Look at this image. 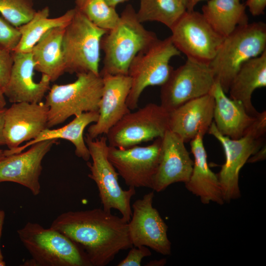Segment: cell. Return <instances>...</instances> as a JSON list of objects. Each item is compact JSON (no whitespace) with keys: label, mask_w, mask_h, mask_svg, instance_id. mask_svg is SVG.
Wrapping results in <instances>:
<instances>
[{"label":"cell","mask_w":266,"mask_h":266,"mask_svg":"<svg viewBox=\"0 0 266 266\" xmlns=\"http://www.w3.org/2000/svg\"><path fill=\"white\" fill-rule=\"evenodd\" d=\"M186 10L179 0H139L136 16L141 23L157 22L170 29Z\"/></svg>","instance_id":"cell-28"},{"label":"cell","mask_w":266,"mask_h":266,"mask_svg":"<svg viewBox=\"0 0 266 266\" xmlns=\"http://www.w3.org/2000/svg\"><path fill=\"white\" fill-rule=\"evenodd\" d=\"M66 27L50 29L44 33L31 51L34 69L47 76L51 82L66 72L62 40Z\"/></svg>","instance_id":"cell-25"},{"label":"cell","mask_w":266,"mask_h":266,"mask_svg":"<svg viewBox=\"0 0 266 266\" xmlns=\"http://www.w3.org/2000/svg\"><path fill=\"white\" fill-rule=\"evenodd\" d=\"M162 138L147 146L126 149L109 146L108 159L129 187L152 188L161 154Z\"/></svg>","instance_id":"cell-13"},{"label":"cell","mask_w":266,"mask_h":266,"mask_svg":"<svg viewBox=\"0 0 266 266\" xmlns=\"http://www.w3.org/2000/svg\"><path fill=\"white\" fill-rule=\"evenodd\" d=\"M103 89L99 108V118L89 126L87 134L96 138L106 134L109 130L131 112L126 101L132 85L128 75H100Z\"/></svg>","instance_id":"cell-17"},{"label":"cell","mask_w":266,"mask_h":266,"mask_svg":"<svg viewBox=\"0 0 266 266\" xmlns=\"http://www.w3.org/2000/svg\"><path fill=\"white\" fill-rule=\"evenodd\" d=\"M169 113L161 105L150 103L125 115L106 135L109 146L130 148L157 138L169 130Z\"/></svg>","instance_id":"cell-10"},{"label":"cell","mask_w":266,"mask_h":266,"mask_svg":"<svg viewBox=\"0 0 266 266\" xmlns=\"http://www.w3.org/2000/svg\"><path fill=\"white\" fill-rule=\"evenodd\" d=\"M55 143L56 140H44L31 145L26 151L5 155L0 160V183H16L38 195L42 162Z\"/></svg>","instance_id":"cell-16"},{"label":"cell","mask_w":266,"mask_h":266,"mask_svg":"<svg viewBox=\"0 0 266 266\" xmlns=\"http://www.w3.org/2000/svg\"><path fill=\"white\" fill-rule=\"evenodd\" d=\"M5 156V154L4 152V151H3L2 152L0 153V160H1Z\"/></svg>","instance_id":"cell-44"},{"label":"cell","mask_w":266,"mask_h":266,"mask_svg":"<svg viewBox=\"0 0 266 266\" xmlns=\"http://www.w3.org/2000/svg\"><path fill=\"white\" fill-rule=\"evenodd\" d=\"M48 116V107L42 101L13 103L6 108L3 133L8 149L35 138L47 128Z\"/></svg>","instance_id":"cell-15"},{"label":"cell","mask_w":266,"mask_h":266,"mask_svg":"<svg viewBox=\"0 0 266 266\" xmlns=\"http://www.w3.org/2000/svg\"><path fill=\"white\" fill-rule=\"evenodd\" d=\"M75 9L62 40L66 72L100 74V42L108 31L97 27Z\"/></svg>","instance_id":"cell-8"},{"label":"cell","mask_w":266,"mask_h":266,"mask_svg":"<svg viewBox=\"0 0 266 266\" xmlns=\"http://www.w3.org/2000/svg\"><path fill=\"white\" fill-rule=\"evenodd\" d=\"M203 137L202 134L199 133L190 141L194 161L191 175L185 186L189 192L199 197L203 204L213 202L223 205L225 201L217 174L213 172L208 165Z\"/></svg>","instance_id":"cell-22"},{"label":"cell","mask_w":266,"mask_h":266,"mask_svg":"<svg viewBox=\"0 0 266 266\" xmlns=\"http://www.w3.org/2000/svg\"><path fill=\"white\" fill-rule=\"evenodd\" d=\"M128 223L103 208L61 213L50 227L62 233L84 253L92 266H105L133 245Z\"/></svg>","instance_id":"cell-1"},{"label":"cell","mask_w":266,"mask_h":266,"mask_svg":"<svg viewBox=\"0 0 266 266\" xmlns=\"http://www.w3.org/2000/svg\"><path fill=\"white\" fill-rule=\"evenodd\" d=\"M13 63L3 94L11 103L39 102L50 88L49 78L42 75L39 81L34 79V64L32 53L12 52Z\"/></svg>","instance_id":"cell-19"},{"label":"cell","mask_w":266,"mask_h":266,"mask_svg":"<svg viewBox=\"0 0 266 266\" xmlns=\"http://www.w3.org/2000/svg\"><path fill=\"white\" fill-rule=\"evenodd\" d=\"M6 265L5 263L3 260L0 259V266H5Z\"/></svg>","instance_id":"cell-43"},{"label":"cell","mask_w":266,"mask_h":266,"mask_svg":"<svg viewBox=\"0 0 266 266\" xmlns=\"http://www.w3.org/2000/svg\"><path fill=\"white\" fill-rule=\"evenodd\" d=\"M185 143L169 130L162 138L160 160L152 188L154 191L160 192L173 183L189 180L194 161Z\"/></svg>","instance_id":"cell-18"},{"label":"cell","mask_w":266,"mask_h":266,"mask_svg":"<svg viewBox=\"0 0 266 266\" xmlns=\"http://www.w3.org/2000/svg\"><path fill=\"white\" fill-rule=\"evenodd\" d=\"M180 54L169 36L163 40L158 39L135 56L128 73L132 79L126 101L130 110L138 107L139 99L146 88L161 86L166 81L173 70L170 61Z\"/></svg>","instance_id":"cell-9"},{"label":"cell","mask_w":266,"mask_h":266,"mask_svg":"<svg viewBox=\"0 0 266 266\" xmlns=\"http://www.w3.org/2000/svg\"><path fill=\"white\" fill-rule=\"evenodd\" d=\"M6 108L0 107V146L5 145L3 133L4 114Z\"/></svg>","instance_id":"cell-36"},{"label":"cell","mask_w":266,"mask_h":266,"mask_svg":"<svg viewBox=\"0 0 266 266\" xmlns=\"http://www.w3.org/2000/svg\"><path fill=\"white\" fill-rule=\"evenodd\" d=\"M75 11L74 8L59 17L52 18H49L48 7L36 11L28 22L18 27L21 36L13 52H31L34 45L47 31L56 27H66L72 19Z\"/></svg>","instance_id":"cell-27"},{"label":"cell","mask_w":266,"mask_h":266,"mask_svg":"<svg viewBox=\"0 0 266 266\" xmlns=\"http://www.w3.org/2000/svg\"><path fill=\"white\" fill-rule=\"evenodd\" d=\"M17 234L31 256L23 266H92L74 242L51 227L28 222L18 230Z\"/></svg>","instance_id":"cell-4"},{"label":"cell","mask_w":266,"mask_h":266,"mask_svg":"<svg viewBox=\"0 0 266 266\" xmlns=\"http://www.w3.org/2000/svg\"><path fill=\"white\" fill-rule=\"evenodd\" d=\"M75 8L97 27L108 31L117 24L120 15L105 0H75Z\"/></svg>","instance_id":"cell-29"},{"label":"cell","mask_w":266,"mask_h":266,"mask_svg":"<svg viewBox=\"0 0 266 266\" xmlns=\"http://www.w3.org/2000/svg\"><path fill=\"white\" fill-rule=\"evenodd\" d=\"M158 39L155 33L139 21L133 6L127 5L116 25L101 38L104 58L100 75H128L135 56Z\"/></svg>","instance_id":"cell-2"},{"label":"cell","mask_w":266,"mask_h":266,"mask_svg":"<svg viewBox=\"0 0 266 266\" xmlns=\"http://www.w3.org/2000/svg\"><path fill=\"white\" fill-rule=\"evenodd\" d=\"M214 99L208 94L189 100L168 112L169 130L185 143L199 133H207L213 120Z\"/></svg>","instance_id":"cell-20"},{"label":"cell","mask_w":266,"mask_h":266,"mask_svg":"<svg viewBox=\"0 0 266 266\" xmlns=\"http://www.w3.org/2000/svg\"><path fill=\"white\" fill-rule=\"evenodd\" d=\"M5 212L3 210L0 209V239L2 233V230L3 226V223L5 219ZM0 259L3 260V256L0 249Z\"/></svg>","instance_id":"cell-37"},{"label":"cell","mask_w":266,"mask_h":266,"mask_svg":"<svg viewBox=\"0 0 266 266\" xmlns=\"http://www.w3.org/2000/svg\"><path fill=\"white\" fill-rule=\"evenodd\" d=\"M13 63V52L0 48V87L7 84Z\"/></svg>","instance_id":"cell-33"},{"label":"cell","mask_w":266,"mask_h":266,"mask_svg":"<svg viewBox=\"0 0 266 266\" xmlns=\"http://www.w3.org/2000/svg\"><path fill=\"white\" fill-rule=\"evenodd\" d=\"M186 7L188 3V0H179Z\"/></svg>","instance_id":"cell-42"},{"label":"cell","mask_w":266,"mask_h":266,"mask_svg":"<svg viewBox=\"0 0 266 266\" xmlns=\"http://www.w3.org/2000/svg\"><path fill=\"white\" fill-rule=\"evenodd\" d=\"M266 50V24L255 22L237 27L225 37L209 66L224 92L241 66Z\"/></svg>","instance_id":"cell-3"},{"label":"cell","mask_w":266,"mask_h":266,"mask_svg":"<svg viewBox=\"0 0 266 266\" xmlns=\"http://www.w3.org/2000/svg\"><path fill=\"white\" fill-rule=\"evenodd\" d=\"M128 0H105L107 3L110 6L115 7L118 4L123 3Z\"/></svg>","instance_id":"cell-41"},{"label":"cell","mask_w":266,"mask_h":266,"mask_svg":"<svg viewBox=\"0 0 266 266\" xmlns=\"http://www.w3.org/2000/svg\"><path fill=\"white\" fill-rule=\"evenodd\" d=\"M204 0H188L186 6V10L188 11L194 10L195 7L198 3Z\"/></svg>","instance_id":"cell-38"},{"label":"cell","mask_w":266,"mask_h":266,"mask_svg":"<svg viewBox=\"0 0 266 266\" xmlns=\"http://www.w3.org/2000/svg\"><path fill=\"white\" fill-rule=\"evenodd\" d=\"M215 82L208 65L190 59L172 70L161 86L160 105L170 112L185 102L209 93Z\"/></svg>","instance_id":"cell-12"},{"label":"cell","mask_w":266,"mask_h":266,"mask_svg":"<svg viewBox=\"0 0 266 266\" xmlns=\"http://www.w3.org/2000/svg\"><path fill=\"white\" fill-rule=\"evenodd\" d=\"M246 7L241 0H208L201 13L213 29L225 37L249 23Z\"/></svg>","instance_id":"cell-26"},{"label":"cell","mask_w":266,"mask_h":266,"mask_svg":"<svg viewBox=\"0 0 266 266\" xmlns=\"http://www.w3.org/2000/svg\"><path fill=\"white\" fill-rule=\"evenodd\" d=\"M266 86V50L244 63L233 78L229 89L230 98L243 104L247 113L256 117L259 112L252 103L255 90Z\"/></svg>","instance_id":"cell-23"},{"label":"cell","mask_w":266,"mask_h":266,"mask_svg":"<svg viewBox=\"0 0 266 266\" xmlns=\"http://www.w3.org/2000/svg\"><path fill=\"white\" fill-rule=\"evenodd\" d=\"M166 262V259H162L160 260H154L149 262L146 266H163L165 265Z\"/></svg>","instance_id":"cell-39"},{"label":"cell","mask_w":266,"mask_h":266,"mask_svg":"<svg viewBox=\"0 0 266 266\" xmlns=\"http://www.w3.org/2000/svg\"><path fill=\"white\" fill-rule=\"evenodd\" d=\"M6 104L5 97L3 94L2 89L0 87V107H5Z\"/></svg>","instance_id":"cell-40"},{"label":"cell","mask_w":266,"mask_h":266,"mask_svg":"<svg viewBox=\"0 0 266 266\" xmlns=\"http://www.w3.org/2000/svg\"><path fill=\"white\" fill-rule=\"evenodd\" d=\"M150 250L145 246L132 247L126 257L121 261L118 266H140L144 257L151 255Z\"/></svg>","instance_id":"cell-32"},{"label":"cell","mask_w":266,"mask_h":266,"mask_svg":"<svg viewBox=\"0 0 266 266\" xmlns=\"http://www.w3.org/2000/svg\"><path fill=\"white\" fill-rule=\"evenodd\" d=\"M36 12L33 0H0V13L17 28L28 22Z\"/></svg>","instance_id":"cell-30"},{"label":"cell","mask_w":266,"mask_h":266,"mask_svg":"<svg viewBox=\"0 0 266 266\" xmlns=\"http://www.w3.org/2000/svg\"><path fill=\"white\" fill-rule=\"evenodd\" d=\"M99 115V111L82 113L74 116V118L65 126L56 129L47 128L34 139L16 149L6 150L5 153L6 155L18 153L23 151L31 145L42 141L63 139L69 141L74 145L75 154L78 157L88 162L90 158V155L85 141L83 133L87 126L97 122Z\"/></svg>","instance_id":"cell-24"},{"label":"cell","mask_w":266,"mask_h":266,"mask_svg":"<svg viewBox=\"0 0 266 266\" xmlns=\"http://www.w3.org/2000/svg\"><path fill=\"white\" fill-rule=\"evenodd\" d=\"M84 139L92 160L87 163L90 171L88 176L97 185L103 209L109 212L111 209L118 210L122 219L129 222L132 214L131 200L135 194V188L124 190L120 186L119 174L108 159L106 136L92 138L86 134Z\"/></svg>","instance_id":"cell-7"},{"label":"cell","mask_w":266,"mask_h":266,"mask_svg":"<svg viewBox=\"0 0 266 266\" xmlns=\"http://www.w3.org/2000/svg\"><path fill=\"white\" fill-rule=\"evenodd\" d=\"M2 152H3V151L2 150L0 149V153Z\"/></svg>","instance_id":"cell-45"},{"label":"cell","mask_w":266,"mask_h":266,"mask_svg":"<svg viewBox=\"0 0 266 266\" xmlns=\"http://www.w3.org/2000/svg\"><path fill=\"white\" fill-rule=\"evenodd\" d=\"M21 34L15 27L0 17V48L13 52L18 45Z\"/></svg>","instance_id":"cell-31"},{"label":"cell","mask_w":266,"mask_h":266,"mask_svg":"<svg viewBox=\"0 0 266 266\" xmlns=\"http://www.w3.org/2000/svg\"><path fill=\"white\" fill-rule=\"evenodd\" d=\"M209 94L214 99L213 122L218 131L233 139L244 136L256 117L249 115L242 103L227 97L217 80Z\"/></svg>","instance_id":"cell-21"},{"label":"cell","mask_w":266,"mask_h":266,"mask_svg":"<svg viewBox=\"0 0 266 266\" xmlns=\"http://www.w3.org/2000/svg\"><path fill=\"white\" fill-rule=\"evenodd\" d=\"M154 191L136 200L132 205L129 234L133 246H145L163 255L171 254L168 227L159 212L153 207Z\"/></svg>","instance_id":"cell-14"},{"label":"cell","mask_w":266,"mask_h":266,"mask_svg":"<svg viewBox=\"0 0 266 266\" xmlns=\"http://www.w3.org/2000/svg\"><path fill=\"white\" fill-rule=\"evenodd\" d=\"M172 42L188 59L209 65L225 37L216 32L201 13L186 10L170 29Z\"/></svg>","instance_id":"cell-11"},{"label":"cell","mask_w":266,"mask_h":266,"mask_svg":"<svg viewBox=\"0 0 266 266\" xmlns=\"http://www.w3.org/2000/svg\"><path fill=\"white\" fill-rule=\"evenodd\" d=\"M77 79L66 84H54L49 90L45 103L48 107L47 128L64 123L72 116L99 111L103 80L91 72L76 74Z\"/></svg>","instance_id":"cell-6"},{"label":"cell","mask_w":266,"mask_h":266,"mask_svg":"<svg viewBox=\"0 0 266 266\" xmlns=\"http://www.w3.org/2000/svg\"><path fill=\"white\" fill-rule=\"evenodd\" d=\"M266 158V145L265 143L256 153L249 157L246 163H255Z\"/></svg>","instance_id":"cell-35"},{"label":"cell","mask_w":266,"mask_h":266,"mask_svg":"<svg viewBox=\"0 0 266 266\" xmlns=\"http://www.w3.org/2000/svg\"><path fill=\"white\" fill-rule=\"evenodd\" d=\"M208 133L222 145L225 162L217 173L225 202H229L241 196L239 173L250 156L265 143L266 112H259L246 133L240 138L231 139L222 135L213 121Z\"/></svg>","instance_id":"cell-5"},{"label":"cell","mask_w":266,"mask_h":266,"mask_svg":"<svg viewBox=\"0 0 266 266\" xmlns=\"http://www.w3.org/2000/svg\"><path fill=\"white\" fill-rule=\"evenodd\" d=\"M245 5L248 8L252 15L260 16L264 13L266 0H247Z\"/></svg>","instance_id":"cell-34"}]
</instances>
